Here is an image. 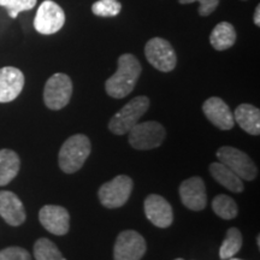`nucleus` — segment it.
<instances>
[{
  "mask_svg": "<svg viewBox=\"0 0 260 260\" xmlns=\"http://www.w3.org/2000/svg\"><path fill=\"white\" fill-rule=\"evenodd\" d=\"M141 71V64L134 54H122L118 58L117 71L106 80V93L115 99H123L129 95L134 90Z\"/></svg>",
  "mask_w": 260,
  "mask_h": 260,
  "instance_id": "nucleus-1",
  "label": "nucleus"
},
{
  "mask_svg": "<svg viewBox=\"0 0 260 260\" xmlns=\"http://www.w3.org/2000/svg\"><path fill=\"white\" fill-rule=\"evenodd\" d=\"M92 151L89 139L83 134H76L67 139L61 145L58 161L60 170L65 174H75L83 167Z\"/></svg>",
  "mask_w": 260,
  "mask_h": 260,
  "instance_id": "nucleus-2",
  "label": "nucleus"
},
{
  "mask_svg": "<svg viewBox=\"0 0 260 260\" xmlns=\"http://www.w3.org/2000/svg\"><path fill=\"white\" fill-rule=\"evenodd\" d=\"M149 109V99L146 95L135 96L128 104L112 116L110 119L109 129L116 135H124L139 123L140 118Z\"/></svg>",
  "mask_w": 260,
  "mask_h": 260,
  "instance_id": "nucleus-3",
  "label": "nucleus"
},
{
  "mask_svg": "<svg viewBox=\"0 0 260 260\" xmlns=\"http://www.w3.org/2000/svg\"><path fill=\"white\" fill-rule=\"evenodd\" d=\"M128 133L130 146L139 151H148L159 147L167 136L164 126L155 121L136 123Z\"/></svg>",
  "mask_w": 260,
  "mask_h": 260,
  "instance_id": "nucleus-4",
  "label": "nucleus"
},
{
  "mask_svg": "<svg viewBox=\"0 0 260 260\" xmlns=\"http://www.w3.org/2000/svg\"><path fill=\"white\" fill-rule=\"evenodd\" d=\"M73 96V81L67 74L52 75L45 84L44 102L50 110L63 109L69 104Z\"/></svg>",
  "mask_w": 260,
  "mask_h": 260,
  "instance_id": "nucleus-5",
  "label": "nucleus"
},
{
  "mask_svg": "<svg viewBox=\"0 0 260 260\" xmlns=\"http://www.w3.org/2000/svg\"><path fill=\"white\" fill-rule=\"evenodd\" d=\"M133 191V180L126 175H118L99 188L98 197L103 206L118 209L125 205Z\"/></svg>",
  "mask_w": 260,
  "mask_h": 260,
  "instance_id": "nucleus-6",
  "label": "nucleus"
},
{
  "mask_svg": "<svg viewBox=\"0 0 260 260\" xmlns=\"http://www.w3.org/2000/svg\"><path fill=\"white\" fill-rule=\"evenodd\" d=\"M216 155L222 164L235 172L241 180L253 181L258 175L254 161L240 149L232 146H223L217 151Z\"/></svg>",
  "mask_w": 260,
  "mask_h": 260,
  "instance_id": "nucleus-7",
  "label": "nucleus"
},
{
  "mask_svg": "<svg viewBox=\"0 0 260 260\" xmlns=\"http://www.w3.org/2000/svg\"><path fill=\"white\" fill-rule=\"evenodd\" d=\"M148 63L161 73H170L176 68L177 56L172 45L162 38H153L145 46Z\"/></svg>",
  "mask_w": 260,
  "mask_h": 260,
  "instance_id": "nucleus-8",
  "label": "nucleus"
},
{
  "mask_svg": "<svg viewBox=\"0 0 260 260\" xmlns=\"http://www.w3.org/2000/svg\"><path fill=\"white\" fill-rule=\"evenodd\" d=\"M65 24L64 10L52 0H45L39 6L34 18V28L42 35H52L59 31Z\"/></svg>",
  "mask_w": 260,
  "mask_h": 260,
  "instance_id": "nucleus-9",
  "label": "nucleus"
},
{
  "mask_svg": "<svg viewBox=\"0 0 260 260\" xmlns=\"http://www.w3.org/2000/svg\"><path fill=\"white\" fill-rule=\"evenodd\" d=\"M147 251L144 236L135 230H124L117 236L113 247L115 260H140Z\"/></svg>",
  "mask_w": 260,
  "mask_h": 260,
  "instance_id": "nucleus-10",
  "label": "nucleus"
},
{
  "mask_svg": "<svg viewBox=\"0 0 260 260\" xmlns=\"http://www.w3.org/2000/svg\"><path fill=\"white\" fill-rule=\"evenodd\" d=\"M41 225L57 236L68 234L70 229V214L65 207L57 205H46L39 212Z\"/></svg>",
  "mask_w": 260,
  "mask_h": 260,
  "instance_id": "nucleus-11",
  "label": "nucleus"
},
{
  "mask_svg": "<svg viewBox=\"0 0 260 260\" xmlns=\"http://www.w3.org/2000/svg\"><path fill=\"white\" fill-rule=\"evenodd\" d=\"M180 198L182 204L191 211H201L206 207L207 194L205 182L201 177L194 176L181 183Z\"/></svg>",
  "mask_w": 260,
  "mask_h": 260,
  "instance_id": "nucleus-12",
  "label": "nucleus"
},
{
  "mask_svg": "<svg viewBox=\"0 0 260 260\" xmlns=\"http://www.w3.org/2000/svg\"><path fill=\"white\" fill-rule=\"evenodd\" d=\"M145 214L152 224L158 228H169L174 220L171 205L168 203L165 198L158 194H151L146 198Z\"/></svg>",
  "mask_w": 260,
  "mask_h": 260,
  "instance_id": "nucleus-13",
  "label": "nucleus"
},
{
  "mask_svg": "<svg viewBox=\"0 0 260 260\" xmlns=\"http://www.w3.org/2000/svg\"><path fill=\"white\" fill-rule=\"evenodd\" d=\"M204 115L214 126L220 130H230L235 125L234 113L230 107L218 96H211L203 105Z\"/></svg>",
  "mask_w": 260,
  "mask_h": 260,
  "instance_id": "nucleus-14",
  "label": "nucleus"
},
{
  "mask_svg": "<svg viewBox=\"0 0 260 260\" xmlns=\"http://www.w3.org/2000/svg\"><path fill=\"white\" fill-rule=\"evenodd\" d=\"M24 87V75L14 67L0 69V103L14 102Z\"/></svg>",
  "mask_w": 260,
  "mask_h": 260,
  "instance_id": "nucleus-15",
  "label": "nucleus"
},
{
  "mask_svg": "<svg viewBox=\"0 0 260 260\" xmlns=\"http://www.w3.org/2000/svg\"><path fill=\"white\" fill-rule=\"evenodd\" d=\"M0 216L9 225L18 226L24 223L25 217H27L24 205L12 191H0Z\"/></svg>",
  "mask_w": 260,
  "mask_h": 260,
  "instance_id": "nucleus-16",
  "label": "nucleus"
},
{
  "mask_svg": "<svg viewBox=\"0 0 260 260\" xmlns=\"http://www.w3.org/2000/svg\"><path fill=\"white\" fill-rule=\"evenodd\" d=\"M234 119L249 135L260 134V111L251 104H241L234 112Z\"/></svg>",
  "mask_w": 260,
  "mask_h": 260,
  "instance_id": "nucleus-17",
  "label": "nucleus"
},
{
  "mask_svg": "<svg viewBox=\"0 0 260 260\" xmlns=\"http://www.w3.org/2000/svg\"><path fill=\"white\" fill-rule=\"evenodd\" d=\"M210 172L214 180L233 193H241L245 189L241 178L220 161L212 162L210 165Z\"/></svg>",
  "mask_w": 260,
  "mask_h": 260,
  "instance_id": "nucleus-18",
  "label": "nucleus"
},
{
  "mask_svg": "<svg viewBox=\"0 0 260 260\" xmlns=\"http://www.w3.org/2000/svg\"><path fill=\"white\" fill-rule=\"evenodd\" d=\"M236 30L229 22H220L213 28L210 35V42L216 51H225L232 48L236 42Z\"/></svg>",
  "mask_w": 260,
  "mask_h": 260,
  "instance_id": "nucleus-19",
  "label": "nucleus"
},
{
  "mask_svg": "<svg viewBox=\"0 0 260 260\" xmlns=\"http://www.w3.org/2000/svg\"><path fill=\"white\" fill-rule=\"evenodd\" d=\"M21 160L12 149H0V187L6 186L17 176Z\"/></svg>",
  "mask_w": 260,
  "mask_h": 260,
  "instance_id": "nucleus-20",
  "label": "nucleus"
},
{
  "mask_svg": "<svg viewBox=\"0 0 260 260\" xmlns=\"http://www.w3.org/2000/svg\"><path fill=\"white\" fill-rule=\"evenodd\" d=\"M242 234L237 228H230L226 232V236L224 239L219 248V256L222 260L232 258L241 249L242 247Z\"/></svg>",
  "mask_w": 260,
  "mask_h": 260,
  "instance_id": "nucleus-21",
  "label": "nucleus"
},
{
  "mask_svg": "<svg viewBox=\"0 0 260 260\" xmlns=\"http://www.w3.org/2000/svg\"><path fill=\"white\" fill-rule=\"evenodd\" d=\"M212 209L217 216L226 220L234 219L239 212L235 200L224 194H219L214 198L212 201Z\"/></svg>",
  "mask_w": 260,
  "mask_h": 260,
  "instance_id": "nucleus-22",
  "label": "nucleus"
},
{
  "mask_svg": "<svg viewBox=\"0 0 260 260\" xmlns=\"http://www.w3.org/2000/svg\"><path fill=\"white\" fill-rule=\"evenodd\" d=\"M35 260H67L51 240L42 237L34 245Z\"/></svg>",
  "mask_w": 260,
  "mask_h": 260,
  "instance_id": "nucleus-23",
  "label": "nucleus"
},
{
  "mask_svg": "<svg viewBox=\"0 0 260 260\" xmlns=\"http://www.w3.org/2000/svg\"><path fill=\"white\" fill-rule=\"evenodd\" d=\"M121 10L122 4L118 0H98L92 5V12L99 17H115Z\"/></svg>",
  "mask_w": 260,
  "mask_h": 260,
  "instance_id": "nucleus-24",
  "label": "nucleus"
},
{
  "mask_svg": "<svg viewBox=\"0 0 260 260\" xmlns=\"http://www.w3.org/2000/svg\"><path fill=\"white\" fill-rule=\"evenodd\" d=\"M38 0H0V6L6 9L11 18H16L19 12L34 9Z\"/></svg>",
  "mask_w": 260,
  "mask_h": 260,
  "instance_id": "nucleus-25",
  "label": "nucleus"
},
{
  "mask_svg": "<svg viewBox=\"0 0 260 260\" xmlns=\"http://www.w3.org/2000/svg\"><path fill=\"white\" fill-rule=\"evenodd\" d=\"M0 260H31V256L22 247H8L0 251Z\"/></svg>",
  "mask_w": 260,
  "mask_h": 260,
  "instance_id": "nucleus-26",
  "label": "nucleus"
},
{
  "mask_svg": "<svg viewBox=\"0 0 260 260\" xmlns=\"http://www.w3.org/2000/svg\"><path fill=\"white\" fill-rule=\"evenodd\" d=\"M178 3L183 5L199 3V15L203 17L210 16L219 5V0H178Z\"/></svg>",
  "mask_w": 260,
  "mask_h": 260,
  "instance_id": "nucleus-27",
  "label": "nucleus"
},
{
  "mask_svg": "<svg viewBox=\"0 0 260 260\" xmlns=\"http://www.w3.org/2000/svg\"><path fill=\"white\" fill-rule=\"evenodd\" d=\"M253 21H254V24L256 27H259L260 25V6L259 4L256 5L255 8V12H254V17H253Z\"/></svg>",
  "mask_w": 260,
  "mask_h": 260,
  "instance_id": "nucleus-28",
  "label": "nucleus"
},
{
  "mask_svg": "<svg viewBox=\"0 0 260 260\" xmlns=\"http://www.w3.org/2000/svg\"><path fill=\"white\" fill-rule=\"evenodd\" d=\"M228 260H242V259H239V258H234V256H232V258H229Z\"/></svg>",
  "mask_w": 260,
  "mask_h": 260,
  "instance_id": "nucleus-29",
  "label": "nucleus"
},
{
  "mask_svg": "<svg viewBox=\"0 0 260 260\" xmlns=\"http://www.w3.org/2000/svg\"><path fill=\"white\" fill-rule=\"evenodd\" d=\"M175 260H183V259H181V258H178V259H175Z\"/></svg>",
  "mask_w": 260,
  "mask_h": 260,
  "instance_id": "nucleus-30",
  "label": "nucleus"
},
{
  "mask_svg": "<svg viewBox=\"0 0 260 260\" xmlns=\"http://www.w3.org/2000/svg\"><path fill=\"white\" fill-rule=\"evenodd\" d=\"M242 2H246V0H242Z\"/></svg>",
  "mask_w": 260,
  "mask_h": 260,
  "instance_id": "nucleus-31",
  "label": "nucleus"
}]
</instances>
